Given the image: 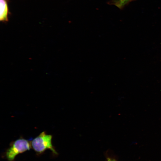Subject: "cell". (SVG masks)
<instances>
[{
  "mask_svg": "<svg viewBox=\"0 0 161 161\" xmlns=\"http://www.w3.org/2000/svg\"><path fill=\"white\" fill-rule=\"evenodd\" d=\"M52 136L45 131L41 133L30 142L31 148L38 154L43 153L47 149L50 150L55 155L58 154L52 143Z\"/></svg>",
  "mask_w": 161,
  "mask_h": 161,
  "instance_id": "obj_1",
  "label": "cell"
},
{
  "mask_svg": "<svg viewBox=\"0 0 161 161\" xmlns=\"http://www.w3.org/2000/svg\"><path fill=\"white\" fill-rule=\"evenodd\" d=\"M30 148V142L21 137L10 143L6 152V157L8 161H13L17 155L29 150Z\"/></svg>",
  "mask_w": 161,
  "mask_h": 161,
  "instance_id": "obj_2",
  "label": "cell"
},
{
  "mask_svg": "<svg viewBox=\"0 0 161 161\" xmlns=\"http://www.w3.org/2000/svg\"><path fill=\"white\" fill-rule=\"evenodd\" d=\"M8 0H0V21L6 23L9 21L8 17L10 14Z\"/></svg>",
  "mask_w": 161,
  "mask_h": 161,
  "instance_id": "obj_3",
  "label": "cell"
},
{
  "mask_svg": "<svg viewBox=\"0 0 161 161\" xmlns=\"http://www.w3.org/2000/svg\"><path fill=\"white\" fill-rule=\"evenodd\" d=\"M131 0H117L115 5L119 8H122Z\"/></svg>",
  "mask_w": 161,
  "mask_h": 161,
  "instance_id": "obj_4",
  "label": "cell"
},
{
  "mask_svg": "<svg viewBox=\"0 0 161 161\" xmlns=\"http://www.w3.org/2000/svg\"><path fill=\"white\" fill-rule=\"evenodd\" d=\"M106 161H118L115 158L108 156L106 157Z\"/></svg>",
  "mask_w": 161,
  "mask_h": 161,
  "instance_id": "obj_5",
  "label": "cell"
},
{
  "mask_svg": "<svg viewBox=\"0 0 161 161\" xmlns=\"http://www.w3.org/2000/svg\"><path fill=\"white\" fill-rule=\"evenodd\" d=\"M117 0H113V1L114 2V3L116 2Z\"/></svg>",
  "mask_w": 161,
  "mask_h": 161,
  "instance_id": "obj_6",
  "label": "cell"
}]
</instances>
